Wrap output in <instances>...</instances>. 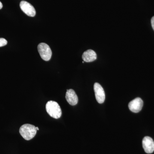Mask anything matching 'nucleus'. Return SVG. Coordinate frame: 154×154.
<instances>
[{"label": "nucleus", "mask_w": 154, "mask_h": 154, "mask_svg": "<svg viewBox=\"0 0 154 154\" xmlns=\"http://www.w3.org/2000/svg\"><path fill=\"white\" fill-rule=\"evenodd\" d=\"M37 130L36 127L32 125H23L19 129L20 134L25 140H29L33 139L36 135Z\"/></svg>", "instance_id": "nucleus-1"}, {"label": "nucleus", "mask_w": 154, "mask_h": 154, "mask_svg": "<svg viewBox=\"0 0 154 154\" xmlns=\"http://www.w3.org/2000/svg\"><path fill=\"white\" fill-rule=\"evenodd\" d=\"M45 108L48 113L53 118L57 119L61 116V109L59 104L55 101H48L46 103Z\"/></svg>", "instance_id": "nucleus-2"}, {"label": "nucleus", "mask_w": 154, "mask_h": 154, "mask_svg": "<svg viewBox=\"0 0 154 154\" xmlns=\"http://www.w3.org/2000/svg\"><path fill=\"white\" fill-rule=\"evenodd\" d=\"M38 52L42 58L45 61L50 60L52 56V51L49 45L46 43H41L38 45Z\"/></svg>", "instance_id": "nucleus-3"}, {"label": "nucleus", "mask_w": 154, "mask_h": 154, "mask_svg": "<svg viewBox=\"0 0 154 154\" xmlns=\"http://www.w3.org/2000/svg\"><path fill=\"white\" fill-rule=\"evenodd\" d=\"M94 90L97 102L99 104L104 103L105 99V91L102 86L98 83H95Z\"/></svg>", "instance_id": "nucleus-4"}, {"label": "nucleus", "mask_w": 154, "mask_h": 154, "mask_svg": "<svg viewBox=\"0 0 154 154\" xmlns=\"http://www.w3.org/2000/svg\"><path fill=\"white\" fill-rule=\"evenodd\" d=\"M20 8L26 15L30 17H34L36 15V12L34 7L31 4L22 1L20 3Z\"/></svg>", "instance_id": "nucleus-5"}, {"label": "nucleus", "mask_w": 154, "mask_h": 154, "mask_svg": "<svg viewBox=\"0 0 154 154\" xmlns=\"http://www.w3.org/2000/svg\"><path fill=\"white\" fill-rule=\"evenodd\" d=\"M143 105V100L140 98L133 99L128 104L129 110L134 113H138L142 110Z\"/></svg>", "instance_id": "nucleus-6"}, {"label": "nucleus", "mask_w": 154, "mask_h": 154, "mask_svg": "<svg viewBox=\"0 0 154 154\" xmlns=\"http://www.w3.org/2000/svg\"><path fill=\"white\" fill-rule=\"evenodd\" d=\"M142 144L144 150L147 153H152L154 151V142L151 137L148 136L144 137Z\"/></svg>", "instance_id": "nucleus-7"}, {"label": "nucleus", "mask_w": 154, "mask_h": 154, "mask_svg": "<svg viewBox=\"0 0 154 154\" xmlns=\"http://www.w3.org/2000/svg\"><path fill=\"white\" fill-rule=\"evenodd\" d=\"M66 99L69 104L72 106L77 105L79 101L77 94L72 89L67 90Z\"/></svg>", "instance_id": "nucleus-8"}, {"label": "nucleus", "mask_w": 154, "mask_h": 154, "mask_svg": "<svg viewBox=\"0 0 154 154\" xmlns=\"http://www.w3.org/2000/svg\"><path fill=\"white\" fill-rule=\"evenodd\" d=\"M82 57L84 61L86 62H91L96 60L97 55L94 50L89 49L83 53Z\"/></svg>", "instance_id": "nucleus-9"}, {"label": "nucleus", "mask_w": 154, "mask_h": 154, "mask_svg": "<svg viewBox=\"0 0 154 154\" xmlns=\"http://www.w3.org/2000/svg\"><path fill=\"white\" fill-rule=\"evenodd\" d=\"M8 44V41L5 38H0V47H3L7 45Z\"/></svg>", "instance_id": "nucleus-10"}, {"label": "nucleus", "mask_w": 154, "mask_h": 154, "mask_svg": "<svg viewBox=\"0 0 154 154\" xmlns=\"http://www.w3.org/2000/svg\"><path fill=\"white\" fill-rule=\"evenodd\" d=\"M151 24L152 27L154 30V16L151 19Z\"/></svg>", "instance_id": "nucleus-11"}, {"label": "nucleus", "mask_w": 154, "mask_h": 154, "mask_svg": "<svg viewBox=\"0 0 154 154\" xmlns=\"http://www.w3.org/2000/svg\"><path fill=\"white\" fill-rule=\"evenodd\" d=\"M3 8V5L2 4V2H0V10L1 9H2V8Z\"/></svg>", "instance_id": "nucleus-12"}, {"label": "nucleus", "mask_w": 154, "mask_h": 154, "mask_svg": "<svg viewBox=\"0 0 154 154\" xmlns=\"http://www.w3.org/2000/svg\"><path fill=\"white\" fill-rule=\"evenodd\" d=\"M36 129H37V130H39V128H38L37 127H36Z\"/></svg>", "instance_id": "nucleus-13"}]
</instances>
